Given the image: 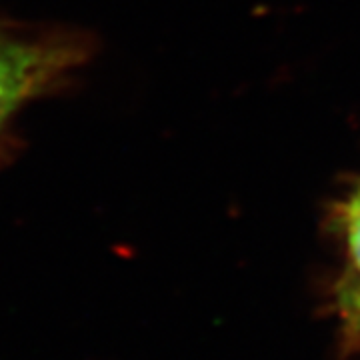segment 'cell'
<instances>
[{"label":"cell","instance_id":"cell-1","mask_svg":"<svg viewBox=\"0 0 360 360\" xmlns=\"http://www.w3.org/2000/svg\"><path fill=\"white\" fill-rule=\"evenodd\" d=\"M80 60L78 40L0 25V129L25 104L58 86Z\"/></svg>","mask_w":360,"mask_h":360},{"label":"cell","instance_id":"cell-2","mask_svg":"<svg viewBox=\"0 0 360 360\" xmlns=\"http://www.w3.org/2000/svg\"><path fill=\"white\" fill-rule=\"evenodd\" d=\"M338 224L347 257V270L340 283V309L352 326L360 328V184L345 200Z\"/></svg>","mask_w":360,"mask_h":360}]
</instances>
